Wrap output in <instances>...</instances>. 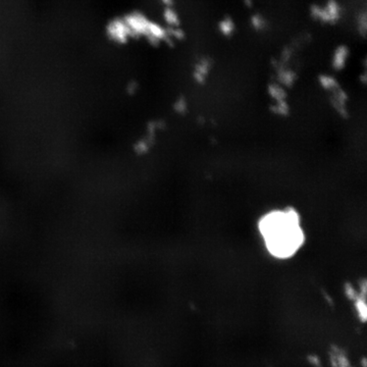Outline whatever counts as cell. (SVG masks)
<instances>
[{
	"mask_svg": "<svg viewBox=\"0 0 367 367\" xmlns=\"http://www.w3.org/2000/svg\"><path fill=\"white\" fill-rule=\"evenodd\" d=\"M259 232L268 251L281 259L297 253L304 241L300 218L292 209H278L266 215L259 222Z\"/></svg>",
	"mask_w": 367,
	"mask_h": 367,
	"instance_id": "cell-1",
	"label": "cell"
},
{
	"mask_svg": "<svg viewBox=\"0 0 367 367\" xmlns=\"http://www.w3.org/2000/svg\"><path fill=\"white\" fill-rule=\"evenodd\" d=\"M325 9L327 11L330 24H336L342 16V9L339 3L337 0H328Z\"/></svg>",
	"mask_w": 367,
	"mask_h": 367,
	"instance_id": "cell-2",
	"label": "cell"
},
{
	"mask_svg": "<svg viewBox=\"0 0 367 367\" xmlns=\"http://www.w3.org/2000/svg\"><path fill=\"white\" fill-rule=\"evenodd\" d=\"M349 56V49L347 46L345 45H341L339 46L336 50H335V55H334V68L340 70L342 68H344L345 63L348 59Z\"/></svg>",
	"mask_w": 367,
	"mask_h": 367,
	"instance_id": "cell-3",
	"label": "cell"
},
{
	"mask_svg": "<svg viewBox=\"0 0 367 367\" xmlns=\"http://www.w3.org/2000/svg\"><path fill=\"white\" fill-rule=\"evenodd\" d=\"M219 30L226 37L232 36L236 30V25H235L234 20L231 17H225L219 23Z\"/></svg>",
	"mask_w": 367,
	"mask_h": 367,
	"instance_id": "cell-4",
	"label": "cell"
},
{
	"mask_svg": "<svg viewBox=\"0 0 367 367\" xmlns=\"http://www.w3.org/2000/svg\"><path fill=\"white\" fill-rule=\"evenodd\" d=\"M310 15L312 17V19L320 21L322 23H327L330 24L329 21V17L327 14V11L325 9V7H321L318 5H312L310 7Z\"/></svg>",
	"mask_w": 367,
	"mask_h": 367,
	"instance_id": "cell-5",
	"label": "cell"
},
{
	"mask_svg": "<svg viewBox=\"0 0 367 367\" xmlns=\"http://www.w3.org/2000/svg\"><path fill=\"white\" fill-rule=\"evenodd\" d=\"M164 19L169 27H180L181 25V20L178 13L171 7L166 8L164 11Z\"/></svg>",
	"mask_w": 367,
	"mask_h": 367,
	"instance_id": "cell-6",
	"label": "cell"
},
{
	"mask_svg": "<svg viewBox=\"0 0 367 367\" xmlns=\"http://www.w3.org/2000/svg\"><path fill=\"white\" fill-rule=\"evenodd\" d=\"M250 24L251 26L256 30V31H262L265 30L268 26L267 24V20L262 17L261 15L259 14H255L251 17L250 19Z\"/></svg>",
	"mask_w": 367,
	"mask_h": 367,
	"instance_id": "cell-7",
	"label": "cell"
},
{
	"mask_svg": "<svg viewBox=\"0 0 367 367\" xmlns=\"http://www.w3.org/2000/svg\"><path fill=\"white\" fill-rule=\"evenodd\" d=\"M167 35L174 41H182L186 37L185 31L181 27H169L167 29Z\"/></svg>",
	"mask_w": 367,
	"mask_h": 367,
	"instance_id": "cell-8",
	"label": "cell"
},
{
	"mask_svg": "<svg viewBox=\"0 0 367 367\" xmlns=\"http://www.w3.org/2000/svg\"><path fill=\"white\" fill-rule=\"evenodd\" d=\"M366 25H367V20H366V13L363 11L358 18V32L360 33V35L362 37L365 36L366 33Z\"/></svg>",
	"mask_w": 367,
	"mask_h": 367,
	"instance_id": "cell-9",
	"label": "cell"
},
{
	"mask_svg": "<svg viewBox=\"0 0 367 367\" xmlns=\"http://www.w3.org/2000/svg\"><path fill=\"white\" fill-rule=\"evenodd\" d=\"M163 3L167 6V8L168 7H171L172 5H173V3H174V0H163Z\"/></svg>",
	"mask_w": 367,
	"mask_h": 367,
	"instance_id": "cell-10",
	"label": "cell"
}]
</instances>
